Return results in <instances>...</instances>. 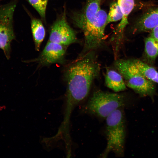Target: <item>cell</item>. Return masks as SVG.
Segmentation results:
<instances>
[{"mask_svg":"<svg viewBox=\"0 0 158 158\" xmlns=\"http://www.w3.org/2000/svg\"><path fill=\"white\" fill-rule=\"evenodd\" d=\"M158 26V7L150 9L146 11L139 19L135 26L137 32L151 30Z\"/></svg>","mask_w":158,"mask_h":158,"instance_id":"30bf717a","label":"cell"},{"mask_svg":"<svg viewBox=\"0 0 158 158\" xmlns=\"http://www.w3.org/2000/svg\"><path fill=\"white\" fill-rule=\"evenodd\" d=\"M31 25L35 49L39 51L45 37V29L41 21L37 19H32Z\"/></svg>","mask_w":158,"mask_h":158,"instance_id":"4fadbf2b","label":"cell"},{"mask_svg":"<svg viewBox=\"0 0 158 158\" xmlns=\"http://www.w3.org/2000/svg\"><path fill=\"white\" fill-rule=\"evenodd\" d=\"M42 18L45 19L48 0H27Z\"/></svg>","mask_w":158,"mask_h":158,"instance_id":"2e32d148","label":"cell"},{"mask_svg":"<svg viewBox=\"0 0 158 158\" xmlns=\"http://www.w3.org/2000/svg\"><path fill=\"white\" fill-rule=\"evenodd\" d=\"M123 14L121 21L118 24L112 38L117 43L123 42L124 29L128 23V17L134 6V0H118Z\"/></svg>","mask_w":158,"mask_h":158,"instance_id":"9c48e42d","label":"cell"},{"mask_svg":"<svg viewBox=\"0 0 158 158\" xmlns=\"http://www.w3.org/2000/svg\"><path fill=\"white\" fill-rule=\"evenodd\" d=\"M106 85L115 92L125 90L126 86L121 74L116 70L107 69L105 75Z\"/></svg>","mask_w":158,"mask_h":158,"instance_id":"8fae6325","label":"cell"},{"mask_svg":"<svg viewBox=\"0 0 158 158\" xmlns=\"http://www.w3.org/2000/svg\"><path fill=\"white\" fill-rule=\"evenodd\" d=\"M66 47L49 41L40 56L35 60L43 66L62 63L64 61Z\"/></svg>","mask_w":158,"mask_h":158,"instance_id":"ba28073f","label":"cell"},{"mask_svg":"<svg viewBox=\"0 0 158 158\" xmlns=\"http://www.w3.org/2000/svg\"><path fill=\"white\" fill-rule=\"evenodd\" d=\"M138 71L145 78L154 83H158V72L153 67L138 59H132Z\"/></svg>","mask_w":158,"mask_h":158,"instance_id":"7c38bea8","label":"cell"},{"mask_svg":"<svg viewBox=\"0 0 158 158\" xmlns=\"http://www.w3.org/2000/svg\"><path fill=\"white\" fill-rule=\"evenodd\" d=\"M6 107L5 105H0V112L6 109Z\"/></svg>","mask_w":158,"mask_h":158,"instance_id":"ac0fdd59","label":"cell"},{"mask_svg":"<svg viewBox=\"0 0 158 158\" xmlns=\"http://www.w3.org/2000/svg\"><path fill=\"white\" fill-rule=\"evenodd\" d=\"M114 65L122 75L126 86L141 96H153L156 91L154 83L140 73L132 59H118L115 60Z\"/></svg>","mask_w":158,"mask_h":158,"instance_id":"277c9868","label":"cell"},{"mask_svg":"<svg viewBox=\"0 0 158 158\" xmlns=\"http://www.w3.org/2000/svg\"><path fill=\"white\" fill-rule=\"evenodd\" d=\"M16 6L13 2L0 6V49L8 60L10 57L11 42L15 38L13 18Z\"/></svg>","mask_w":158,"mask_h":158,"instance_id":"8992f818","label":"cell"},{"mask_svg":"<svg viewBox=\"0 0 158 158\" xmlns=\"http://www.w3.org/2000/svg\"><path fill=\"white\" fill-rule=\"evenodd\" d=\"M145 55L148 63L153 64L158 56V43L150 36L145 42Z\"/></svg>","mask_w":158,"mask_h":158,"instance_id":"5bb4252c","label":"cell"},{"mask_svg":"<svg viewBox=\"0 0 158 158\" xmlns=\"http://www.w3.org/2000/svg\"><path fill=\"white\" fill-rule=\"evenodd\" d=\"M127 103L126 97L123 94L97 90L84 105L82 110L85 114L105 119L116 109L124 108Z\"/></svg>","mask_w":158,"mask_h":158,"instance_id":"3957f363","label":"cell"},{"mask_svg":"<svg viewBox=\"0 0 158 158\" xmlns=\"http://www.w3.org/2000/svg\"><path fill=\"white\" fill-rule=\"evenodd\" d=\"M107 14L101 8L96 19L82 30L84 38L83 49L79 56L95 51L101 47L105 40Z\"/></svg>","mask_w":158,"mask_h":158,"instance_id":"5b68a950","label":"cell"},{"mask_svg":"<svg viewBox=\"0 0 158 158\" xmlns=\"http://www.w3.org/2000/svg\"><path fill=\"white\" fill-rule=\"evenodd\" d=\"M100 70L95 51L79 56L68 67L65 73L67 85L65 121H69L74 109L87 97L92 82L99 76Z\"/></svg>","mask_w":158,"mask_h":158,"instance_id":"6da1fadb","label":"cell"},{"mask_svg":"<svg viewBox=\"0 0 158 158\" xmlns=\"http://www.w3.org/2000/svg\"><path fill=\"white\" fill-rule=\"evenodd\" d=\"M77 40L76 33L68 23L64 12L51 27L49 41L66 47Z\"/></svg>","mask_w":158,"mask_h":158,"instance_id":"52a82bcc","label":"cell"},{"mask_svg":"<svg viewBox=\"0 0 158 158\" xmlns=\"http://www.w3.org/2000/svg\"><path fill=\"white\" fill-rule=\"evenodd\" d=\"M122 16V12L118 2H113L111 4L109 11L107 14V24L120 20Z\"/></svg>","mask_w":158,"mask_h":158,"instance_id":"9a60e30c","label":"cell"},{"mask_svg":"<svg viewBox=\"0 0 158 158\" xmlns=\"http://www.w3.org/2000/svg\"><path fill=\"white\" fill-rule=\"evenodd\" d=\"M150 36L158 43V26L155 27L151 30Z\"/></svg>","mask_w":158,"mask_h":158,"instance_id":"e0dca14e","label":"cell"},{"mask_svg":"<svg viewBox=\"0 0 158 158\" xmlns=\"http://www.w3.org/2000/svg\"><path fill=\"white\" fill-rule=\"evenodd\" d=\"M123 109H116L105 119L107 143L101 157H107L111 152L117 157L124 156L126 129Z\"/></svg>","mask_w":158,"mask_h":158,"instance_id":"7a4b0ae2","label":"cell"}]
</instances>
